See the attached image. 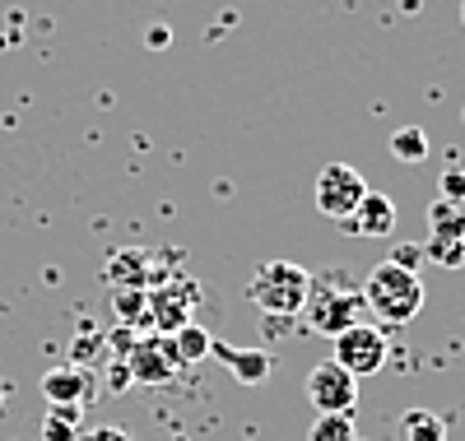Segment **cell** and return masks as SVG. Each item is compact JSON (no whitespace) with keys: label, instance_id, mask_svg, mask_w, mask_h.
Segmentation results:
<instances>
[{"label":"cell","instance_id":"6da1fadb","mask_svg":"<svg viewBox=\"0 0 465 441\" xmlns=\"http://www.w3.org/2000/svg\"><path fill=\"white\" fill-rule=\"evenodd\" d=\"M302 326L312 335H344L354 326H368V302H363V289L349 279L344 270H326V274H312V289H307V307H302Z\"/></svg>","mask_w":465,"mask_h":441},{"label":"cell","instance_id":"7a4b0ae2","mask_svg":"<svg viewBox=\"0 0 465 441\" xmlns=\"http://www.w3.org/2000/svg\"><path fill=\"white\" fill-rule=\"evenodd\" d=\"M359 289H363L368 316H377L381 326H410V320L423 311V279H419V270H405L396 260L372 265Z\"/></svg>","mask_w":465,"mask_h":441},{"label":"cell","instance_id":"3957f363","mask_svg":"<svg viewBox=\"0 0 465 441\" xmlns=\"http://www.w3.org/2000/svg\"><path fill=\"white\" fill-rule=\"evenodd\" d=\"M307 289H312V270H302L293 260H265L252 270L247 298L270 316V320H298L307 307Z\"/></svg>","mask_w":465,"mask_h":441},{"label":"cell","instance_id":"277c9868","mask_svg":"<svg viewBox=\"0 0 465 441\" xmlns=\"http://www.w3.org/2000/svg\"><path fill=\"white\" fill-rule=\"evenodd\" d=\"M196 302H201V289L191 284V279H182V274H168L163 284L149 289V326L168 339V335H177L182 326L196 320V316H191Z\"/></svg>","mask_w":465,"mask_h":441},{"label":"cell","instance_id":"5b68a950","mask_svg":"<svg viewBox=\"0 0 465 441\" xmlns=\"http://www.w3.org/2000/svg\"><path fill=\"white\" fill-rule=\"evenodd\" d=\"M368 195V181L359 177V168L349 163H326L322 177H317V210L335 223H354L359 205Z\"/></svg>","mask_w":465,"mask_h":441},{"label":"cell","instance_id":"8992f818","mask_svg":"<svg viewBox=\"0 0 465 441\" xmlns=\"http://www.w3.org/2000/svg\"><path fill=\"white\" fill-rule=\"evenodd\" d=\"M307 405H312L317 414H354L359 381L349 377L335 358H322V363L307 372Z\"/></svg>","mask_w":465,"mask_h":441},{"label":"cell","instance_id":"52a82bcc","mask_svg":"<svg viewBox=\"0 0 465 441\" xmlns=\"http://www.w3.org/2000/svg\"><path fill=\"white\" fill-rule=\"evenodd\" d=\"M335 363L354 377V381H363V377H377L381 368H386V335L377 330V326H354V330H344V335H335Z\"/></svg>","mask_w":465,"mask_h":441},{"label":"cell","instance_id":"ba28073f","mask_svg":"<svg viewBox=\"0 0 465 441\" xmlns=\"http://www.w3.org/2000/svg\"><path fill=\"white\" fill-rule=\"evenodd\" d=\"M103 279L112 289H140V293H149L153 284H163V279H168V270H153V256L144 247H122V251L107 256Z\"/></svg>","mask_w":465,"mask_h":441},{"label":"cell","instance_id":"9c48e42d","mask_svg":"<svg viewBox=\"0 0 465 441\" xmlns=\"http://www.w3.org/2000/svg\"><path fill=\"white\" fill-rule=\"evenodd\" d=\"M122 363H126L131 381H140V386H159L177 372V358H173L168 339H140L135 348H126Z\"/></svg>","mask_w":465,"mask_h":441},{"label":"cell","instance_id":"30bf717a","mask_svg":"<svg viewBox=\"0 0 465 441\" xmlns=\"http://www.w3.org/2000/svg\"><path fill=\"white\" fill-rule=\"evenodd\" d=\"M43 395H47V405H70V409H84L89 399L98 395V386H94V377L84 372V368H52L47 377H43Z\"/></svg>","mask_w":465,"mask_h":441},{"label":"cell","instance_id":"8fae6325","mask_svg":"<svg viewBox=\"0 0 465 441\" xmlns=\"http://www.w3.org/2000/svg\"><path fill=\"white\" fill-rule=\"evenodd\" d=\"M210 358H219V363H228V372L238 377L242 386H261L270 372H275V358H270V348H232L223 339H214Z\"/></svg>","mask_w":465,"mask_h":441},{"label":"cell","instance_id":"7c38bea8","mask_svg":"<svg viewBox=\"0 0 465 441\" xmlns=\"http://www.w3.org/2000/svg\"><path fill=\"white\" fill-rule=\"evenodd\" d=\"M344 228H359V232H368V237H386V232L396 228V200L381 195V191H368L363 205H359V214H354V223H344Z\"/></svg>","mask_w":465,"mask_h":441},{"label":"cell","instance_id":"4fadbf2b","mask_svg":"<svg viewBox=\"0 0 465 441\" xmlns=\"http://www.w3.org/2000/svg\"><path fill=\"white\" fill-rule=\"evenodd\" d=\"M168 348H173V358H177V368H182V363H205L210 348H214V335L201 326V320H191V326H182L177 335H168Z\"/></svg>","mask_w":465,"mask_h":441},{"label":"cell","instance_id":"5bb4252c","mask_svg":"<svg viewBox=\"0 0 465 441\" xmlns=\"http://www.w3.org/2000/svg\"><path fill=\"white\" fill-rule=\"evenodd\" d=\"M396 441H447V423L433 409H405L396 418Z\"/></svg>","mask_w":465,"mask_h":441},{"label":"cell","instance_id":"9a60e30c","mask_svg":"<svg viewBox=\"0 0 465 441\" xmlns=\"http://www.w3.org/2000/svg\"><path fill=\"white\" fill-rule=\"evenodd\" d=\"M429 237L465 242V210L451 205V200H433V205H429Z\"/></svg>","mask_w":465,"mask_h":441},{"label":"cell","instance_id":"2e32d148","mask_svg":"<svg viewBox=\"0 0 465 441\" xmlns=\"http://www.w3.org/2000/svg\"><path fill=\"white\" fill-rule=\"evenodd\" d=\"M84 423V409H70V405H47L43 418V441H74Z\"/></svg>","mask_w":465,"mask_h":441},{"label":"cell","instance_id":"e0dca14e","mask_svg":"<svg viewBox=\"0 0 465 441\" xmlns=\"http://www.w3.org/2000/svg\"><path fill=\"white\" fill-rule=\"evenodd\" d=\"M112 307H116V320H122V326H149V293H140V289H116Z\"/></svg>","mask_w":465,"mask_h":441},{"label":"cell","instance_id":"ac0fdd59","mask_svg":"<svg viewBox=\"0 0 465 441\" xmlns=\"http://www.w3.org/2000/svg\"><path fill=\"white\" fill-rule=\"evenodd\" d=\"M307 441H359V432L349 414H317V423L307 427Z\"/></svg>","mask_w":465,"mask_h":441},{"label":"cell","instance_id":"d6986e66","mask_svg":"<svg viewBox=\"0 0 465 441\" xmlns=\"http://www.w3.org/2000/svg\"><path fill=\"white\" fill-rule=\"evenodd\" d=\"M391 153L401 158V163H423V158H429V135H423L419 126H401L391 135Z\"/></svg>","mask_w":465,"mask_h":441},{"label":"cell","instance_id":"ffe728a7","mask_svg":"<svg viewBox=\"0 0 465 441\" xmlns=\"http://www.w3.org/2000/svg\"><path fill=\"white\" fill-rule=\"evenodd\" d=\"M423 256H429V260H438V265H447V270H460V265H465V242H447V237H429V242H423Z\"/></svg>","mask_w":465,"mask_h":441},{"label":"cell","instance_id":"44dd1931","mask_svg":"<svg viewBox=\"0 0 465 441\" xmlns=\"http://www.w3.org/2000/svg\"><path fill=\"white\" fill-rule=\"evenodd\" d=\"M438 200H451V205H460V200H465V168L442 172V181H438Z\"/></svg>","mask_w":465,"mask_h":441},{"label":"cell","instance_id":"7402d4cb","mask_svg":"<svg viewBox=\"0 0 465 441\" xmlns=\"http://www.w3.org/2000/svg\"><path fill=\"white\" fill-rule=\"evenodd\" d=\"M396 265H405V270H419V260H423V247H396V256H391Z\"/></svg>","mask_w":465,"mask_h":441},{"label":"cell","instance_id":"603a6c76","mask_svg":"<svg viewBox=\"0 0 465 441\" xmlns=\"http://www.w3.org/2000/svg\"><path fill=\"white\" fill-rule=\"evenodd\" d=\"M84 441H131V432H122V427H107V423H103V427H94Z\"/></svg>","mask_w":465,"mask_h":441},{"label":"cell","instance_id":"cb8c5ba5","mask_svg":"<svg viewBox=\"0 0 465 441\" xmlns=\"http://www.w3.org/2000/svg\"><path fill=\"white\" fill-rule=\"evenodd\" d=\"M107 381H112V386H107V390H116V395H122V390H126V386H131V372H126V363H116V368H112V377H107Z\"/></svg>","mask_w":465,"mask_h":441},{"label":"cell","instance_id":"d4e9b609","mask_svg":"<svg viewBox=\"0 0 465 441\" xmlns=\"http://www.w3.org/2000/svg\"><path fill=\"white\" fill-rule=\"evenodd\" d=\"M168 37H173L168 28H149V47H168Z\"/></svg>","mask_w":465,"mask_h":441},{"label":"cell","instance_id":"484cf974","mask_svg":"<svg viewBox=\"0 0 465 441\" xmlns=\"http://www.w3.org/2000/svg\"><path fill=\"white\" fill-rule=\"evenodd\" d=\"M5 399H10V381L0 377V409H5Z\"/></svg>","mask_w":465,"mask_h":441},{"label":"cell","instance_id":"4316f807","mask_svg":"<svg viewBox=\"0 0 465 441\" xmlns=\"http://www.w3.org/2000/svg\"><path fill=\"white\" fill-rule=\"evenodd\" d=\"M460 19H465V0H460Z\"/></svg>","mask_w":465,"mask_h":441}]
</instances>
